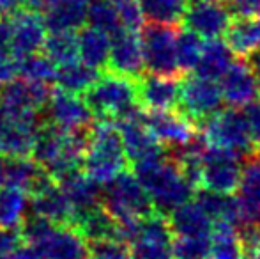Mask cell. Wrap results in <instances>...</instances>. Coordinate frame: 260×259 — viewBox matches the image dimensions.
<instances>
[{"label": "cell", "instance_id": "obj_32", "mask_svg": "<svg viewBox=\"0 0 260 259\" xmlns=\"http://www.w3.org/2000/svg\"><path fill=\"white\" fill-rule=\"evenodd\" d=\"M188 4L189 0H138L144 20L170 27L182 25Z\"/></svg>", "mask_w": 260, "mask_h": 259}, {"label": "cell", "instance_id": "obj_45", "mask_svg": "<svg viewBox=\"0 0 260 259\" xmlns=\"http://www.w3.org/2000/svg\"><path fill=\"white\" fill-rule=\"evenodd\" d=\"M16 76V64L7 50L0 48V85L13 80Z\"/></svg>", "mask_w": 260, "mask_h": 259}, {"label": "cell", "instance_id": "obj_3", "mask_svg": "<svg viewBox=\"0 0 260 259\" xmlns=\"http://www.w3.org/2000/svg\"><path fill=\"white\" fill-rule=\"evenodd\" d=\"M94 119H119L129 118L142 110L137 101L135 80L115 73H101L89 91L82 94Z\"/></svg>", "mask_w": 260, "mask_h": 259}, {"label": "cell", "instance_id": "obj_23", "mask_svg": "<svg viewBox=\"0 0 260 259\" xmlns=\"http://www.w3.org/2000/svg\"><path fill=\"white\" fill-rule=\"evenodd\" d=\"M57 181V185L62 188V192L68 197L69 204L73 208V217L89 211L92 208L101 204V190L103 185H100L98 181L90 180L82 169H75L71 172L60 176Z\"/></svg>", "mask_w": 260, "mask_h": 259}, {"label": "cell", "instance_id": "obj_40", "mask_svg": "<svg viewBox=\"0 0 260 259\" xmlns=\"http://www.w3.org/2000/svg\"><path fill=\"white\" fill-rule=\"evenodd\" d=\"M209 238H175L172 243L174 259H207L209 256Z\"/></svg>", "mask_w": 260, "mask_h": 259}, {"label": "cell", "instance_id": "obj_37", "mask_svg": "<svg viewBox=\"0 0 260 259\" xmlns=\"http://www.w3.org/2000/svg\"><path fill=\"white\" fill-rule=\"evenodd\" d=\"M202 39L191 31H179L177 39H175V55H177V64L182 75L193 71L199 64L200 53H202Z\"/></svg>", "mask_w": 260, "mask_h": 259}, {"label": "cell", "instance_id": "obj_44", "mask_svg": "<svg viewBox=\"0 0 260 259\" xmlns=\"http://www.w3.org/2000/svg\"><path fill=\"white\" fill-rule=\"evenodd\" d=\"M21 243L18 229L0 227V256H11Z\"/></svg>", "mask_w": 260, "mask_h": 259}, {"label": "cell", "instance_id": "obj_47", "mask_svg": "<svg viewBox=\"0 0 260 259\" xmlns=\"http://www.w3.org/2000/svg\"><path fill=\"white\" fill-rule=\"evenodd\" d=\"M13 259H43L39 250L34 245H28V243H21L16 250L13 252Z\"/></svg>", "mask_w": 260, "mask_h": 259}, {"label": "cell", "instance_id": "obj_20", "mask_svg": "<svg viewBox=\"0 0 260 259\" xmlns=\"http://www.w3.org/2000/svg\"><path fill=\"white\" fill-rule=\"evenodd\" d=\"M34 247L43 259H89V243L69 224H55L52 231Z\"/></svg>", "mask_w": 260, "mask_h": 259}, {"label": "cell", "instance_id": "obj_53", "mask_svg": "<svg viewBox=\"0 0 260 259\" xmlns=\"http://www.w3.org/2000/svg\"><path fill=\"white\" fill-rule=\"evenodd\" d=\"M0 259H13V257H9V256H0Z\"/></svg>", "mask_w": 260, "mask_h": 259}, {"label": "cell", "instance_id": "obj_52", "mask_svg": "<svg viewBox=\"0 0 260 259\" xmlns=\"http://www.w3.org/2000/svg\"><path fill=\"white\" fill-rule=\"evenodd\" d=\"M78 2L85 4V6H89V4H90V2H94V0H78Z\"/></svg>", "mask_w": 260, "mask_h": 259}, {"label": "cell", "instance_id": "obj_24", "mask_svg": "<svg viewBox=\"0 0 260 259\" xmlns=\"http://www.w3.org/2000/svg\"><path fill=\"white\" fill-rule=\"evenodd\" d=\"M223 36L225 45L239 59H250L260 52V31L255 14H232Z\"/></svg>", "mask_w": 260, "mask_h": 259}, {"label": "cell", "instance_id": "obj_41", "mask_svg": "<svg viewBox=\"0 0 260 259\" xmlns=\"http://www.w3.org/2000/svg\"><path fill=\"white\" fill-rule=\"evenodd\" d=\"M89 259H133L127 243L120 240H101L89 243Z\"/></svg>", "mask_w": 260, "mask_h": 259}, {"label": "cell", "instance_id": "obj_8", "mask_svg": "<svg viewBox=\"0 0 260 259\" xmlns=\"http://www.w3.org/2000/svg\"><path fill=\"white\" fill-rule=\"evenodd\" d=\"M179 27L147 23L140 28L144 66L149 73L161 76H184L175 55V39Z\"/></svg>", "mask_w": 260, "mask_h": 259}, {"label": "cell", "instance_id": "obj_46", "mask_svg": "<svg viewBox=\"0 0 260 259\" xmlns=\"http://www.w3.org/2000/svg\"><path fill=\"white\" fill-rule=\"evenodd\" d=\"M234 14H255L260 9V0H225Z\"/></svg>", "mask_w": 260, "mask_h": 259}, {"label": "cell", "instance_id": "obj_54", "mask_svg": "<svg viewBox=\"0 0 260 259\" xmlns=\"http://www.w3.org/2000/svg\"><path fill=\"white\" fill-rule=\"evenodd\" d=\"M218 2H225V0H218Z\"/></svg>", "mask_w": 260, "mask_h": 259}, {"label": "cell", "instance_id": "obj_22", "mask_svg": "<svg viewBox=\"0 0 260 259\" xmlns=\"http://www.w3.org/2000/svg\"><path fill=\"white\" fill-rule=\"evenodd\" d=\"M175 238H209L214 222L197 199H189L167 215Z\"/></svg>", "mask_w": 260, "mask_h": 259}, {"label": "cell", "instance_id": "obj_50", "mask_svg": "<svg viewBox=\"0 0 260 259\" xmlns=\"http://www.w3.org/2000/svg\"><path fill=\"white\" fill-rule=\"evenodd\" d=\"M4 167H6V156L0 155V187L4 185Z\"/></svg>", "mask_w": 260, "mask_h": 259}, {"label": "cell", "instance_id": "obj_1", "mask_svg": "<svg viewBox=\"0 0 260 259\" xmlns=\"http://www.w3.org/2000/svg\"><path fill=\"white\" fill-rule=\"evenodd\" d=\"M133 174L147 192L154 211L165 217L181 204L188 203L197 192L179 160L170 153L133 165Z\"/></svg>", "mask_w": 260, "mask_h": 259}, {"label": "cell", "instance_id": "obj_7", "mask_svg": "<svg viewBox=\"0 0 260 259\" xmlns=\"http://www.w3.org/2000/svg\"><path fill=\"white\" fill-rule=\"evenodd\" d=\"M239 155L206 146L199 162L197 190L209 194L234 195L241 180Z\"/></svg>", "mask_w": 260, "mask_h": 259}, {"label": "cell", "instance_id": "obj_25", "mask_svg": "<svg viewBox=\"0 0 260 259\" xmlns=\"http://www.w3.org/2000/svg\"><path fill=\"white\" fill-rule=\"evenodd\" d=\"M28 211L41 215L58 225L71 224L73 220V208L57 181L46 185L45 188L28 197Z\"/></svg>", "mask_w": 260, "mask_h": 259}, {"label": "cell", "instance_id": "obj_33", "mask_svg": "<svg viewBox=\"0 0 260 259\" xmlns=\"http://www.w3.org/2000/svg\"><path fill=\"white\" fill-rule=\"evenodd\" d=\"M207 259H244L243 242L237 227L230 224H214Z\"/></svg>", "mask_w": 260, "mask_h": 259}, {"label": "cell", "instance_id": "obj_14", "mask_svg": "<svg viewBox=\"0 0 260 259\" xmlns=\"http://www.w3.org/2000/svg\"><path fill=\"white\" fill-rule=\"evenodd\" d=\"M142 119L165 149L182 148L199 133V126L177 110H142Z\"/></svg>", "mask_w": 260, "mask_h": 259}, {"label": "cell", "instance_id": "obj_4", "mask_svg": "<svg viewBox=\"0 0 260 259\" xmlns=\"http://www.w3.org/2000/svg\"><path fill=\"white\" fill-rule=\"evenodd\" d=\"M52 91L50 82L14 76L0 85V114L11 121L39 128L45 123L43 108L48 103Z\"/></svg>", "mask_w": 260, "mask_h": 259}, {"label": "cell", "instance_id": "obj_19", "mask_svg": "<svg viewBox=\"0 0 260 259\" xmlns=\"http://www.w3.org/2000/svg\"><path fill=\"white\" fill-rule=\"evenodd\" d=\"M234 195L243 224L260 222V151L244 156L239 187Z\"/></svg>", "mask_w": 260, "mask_h": 259}, {"label": "cell", "instance_id": "obj_36", "mask_svg": "<svg viewBox=\"0 0 260 259\" xmlns=\"http://www.w3.org/2000/svg\"><path fill=\"white\" fill-rule=\"evenodd\" d=\"M85 23L89 27L101 31L106 36H115L117 32L122 31V23L119 20L115 7L110 0H94L87 6L85 13Z\"/></svg>", "mask_w": 260, "mask_h": 259}, {"label": "cell", "instance_id": "obj_16", "mask_svg": "<svg viewBox=\"0 0 260 259\" xmlns=\"http://www.w3.org/2000/svg\"><path fill=\"white\" fill-rule=\"evenodd\" d=\"M43 116H45V121L62 130L89 128L94 123V116L87 107L83 96L60 89L52 91L48 103L43 108Z\"/></svg>", "mask_w": 260, "mask_h": 259}, {"label": "cell", "instance_id": "obj_12", "mask_svg": "<svg viewBox=\"0 0 260 259\" xmlns=\"http://www.w3.org/2000/svg\"><path fill=\"white\" fill-rule=\"evenodd\" d=\"M182 76H161L142 73L135 80L138 107L144 112L179 110Z\"/></svg>", "mask_w": 260, "mask_h": 259}, {"label": "cell", "instance_id": "obj_51", "mask_svg": "<svg viewBox=\"0 0 260 259\" xmlns=\"http://www.w3.org/2000/svg\"><path fill=\"white\" fill-rule=\"evenodd\" d=\"M255 20H257V25H258V31H260V9L255 13Z\"/></svg>", "mask_w": 260, "mask_h": 259}, {"label": "cell", "instance_id": "obj_39", "mask_svg": "<svg viewBox=\"0 0 260 259\" xmlns=\"http://www.w3.org/2000/svg\"><path fill=\"white\" fill-rule=\"evenodd\" d=\"M53 222H50L48 218L41 217V215L36 213H28L25 215V218L21 220V224L18 225V233H20V238L23 243L28 245H36L39 243L53 227Z\"/></svg>", "mask_w": 260, "mask_h": 259}, {"label": "cell", "instance_id": "obj_5", "mask_svg": "<svg viewBox=\"0 0 260 259\" xmlns=\"http://www.w3.org/2000/svg\"><path fill=\"white\" fill-rule=\"evenodd\" d=\"M101 206L117 224H135L156 213L138 178L127 169L103 185Z\"/></svg>", "mask_w": 260, "mask_h": 259}, {"label": "cell", "instance_id": "obj_31", "mask_svg": "<svg viewBox=\"0 0 260 259\" xmlns=\"http://www.w3.org/2000/svg\"><path fill=\"white\" fill-rule=\"evenodd\" d=\"M232 61V52L225 45V41L209 39L202 45V53H200L199 64L195 68V75L218 82Z\"/></svg>", "mask_w": 260, "mask_h": 259}, {"label": "cell", "instance_id": "obj_42", "mask_svg": "<svg viewBox=\"0 0 260 259\" xmlns=\"http://www.w3.org/2000/svg\"><path fill=\"white\" fill-rule=\"evenodd\" d=\"M115 7L119 20L124 28L127 31H140L144 25V16H142L138 0H110Z\"/></svg>", "mask_w": 260, "mask_h": 259}, {"label": "cell", "instance_id": "obj_43", "mask_svg": "<svg viewBox=\"0 0 260 259\" xmlns=\"http://www.w3.org/2000/svg\"><path fill=\"white\" fill-rule=\"evenodd\" d=\"M243 118L246 121L248 131H250L251 142L255 146V151H260V103H251L243 107Z\"/></svg>", "mask_w": 260, "mask_h": 259}, {"label": "cell", "instance_id": "obj_38", "mask_svg": "<svg viewBox=\"0 0 260 259\" xmlns=\"http://www.w3.org/2000/svg\"><path fill=\"white\" fill-rule=\"evenodd\" d=\"M16 64V75L27 80H41V82H52L55 75V66L52 61L41 52L32 55L21 57L14 61Z\"/></svg>", "mask_w": 260, "mask_h": 259}, {"label": "cell", "instance_id": "obj_6", "mask_svg": "<svg viewBox=\"0 0 260 259\" xmlns=\"http://www.w3.org/2000/svg\"><path fill=\"white\" fill-rule=\"evenodd\" d=\"M200 126H202L204 142L209 148L236 153L239 156L255 153V146L251 142L243 112L237 108L232 107L221 112L218 110Z\"/></svg>", "mask_w": 260, "mask_h": 259}, {"label": "cell", "instance_id": "obj_30", "mask_svg": "<svg viewBox=\"0 0 260 259\" xmlns=\"http://www.w3.org/2000/svg\"><path fill=\"white\" fill-rule=\"evenodd\" d=\"M76 41H78L80 61L90 68L105 71L106 64H108L110 36L89 27V25H83L82 28L76 31Z\"/></svg>", "mask_w": 260, "mask_h": 259}, {"label": "cell", "instance_id": "obj_35", "mask_svg": "<svg viewBox=\"0 0 260 259\" xmlns=\"http://www.w3.org/2000/svg\"><path fill=\"white\" fill-rule=\"evenodd\" d=\"M28 211V197L25 192L11 187H0V227L18 229Z\"/></svg>", "mask_w": 260, "mask_h": 259}, {"label": "cell", "instance_id": "obj_9", "mask_svg": "<svg viewBox=\"0 0 260 259\" xmlns=\"http://www.w3.org/2000/svg\"><path fill=\"white\" fill-rule=\"evenodd\" d=\"M223 101L221 89L216 80L202 78L199 75L182 76L181 80V96H179V112L195 123L202 125L206 119L219 110Z\"/></svg>", "mask_w": 260, "mask_h": 259}, {"label": "cell", "instance_id": "obj_18", "mask_svg": "<svg viewBox=\"0 0 260 259\" xmlns=\"http://www.w3.org/2000/svg\"><path fill=\"white\" fill-rule=\"evenodd\" d=\"M221 96L230 107L243 108L255 101L257 96V76L250 59H234L221 78Z\"/></svg>", "mask_w": 260, "mask_h": 259}, {"label": "cell", "instance_id": "obj_48", "mask_svg": "<svg viewBox=\"0 0 260 259\" xmlns=\"http://www.w3.org/2000/svg\"><path fill=\"white\" fill-rule=\"evenodd\" d=\"M25 6V0H0V16H11L14 11Z\"/></svg>", "mask_w": 260, "mask_h": 259}, {"label": "cell", "instance_id": "obj_29", "mask_svg": "<svg viewBox=\"0 0 260 259\" xmlns=\"http://www.w3.org/2000/svg\"><path fill=\"white\" fill-rule=\"evenodd\" d=\"M38 128L11 121L0 114V155L2 156H28Z\"/></svg>", "mask_w": 260, "mask_h": 259}, {"label": "cell", "instance_id": "obj_27", "mask_svg": "<svg viewBox=\"0 0 260 259\" xmlns=\"http://www.w3.org/2000/svg\"><path fill=\"white\" fill-rule=\"evenodd\" d=\"M83 238L87 240V243L101 242V240H115L117 235V222L108 215V211L103 206H96L89 211L73 217L71 224Z\"/></svg>", "mask_w": 260, "mask_h": 259}, {"label": "cell", "instance_id": "obj_2", "mask_svg": "<svg viewBox=\"0 0 260 259\" xmlns=\"http://www.w3.org/2000/svg\"><path fill=\"white\" fill-rule=\"evenodd\" d=\"M119 128L112 119H94L89 130V144L80 169L100 185L108 183L119 172L127 169Z\"/></svg>", "mask_w": 260, "mask_h": 259}, {"label": "cell", "instance_id": "obj_13", "mask_svg": "<svg viewBox=\"0 0 260 259\" xmlns=\"http://www.w3.org/2000/svg\"><path fill=\"white\" fill-rule=\"evenodd\" d=\"M119 128L120 138H122L124 153L129 165L147 162V160L157 158L165 153V148L159 144V140L152 135V131L147 128V125L142 119V110L115 121Z\"/></svg>", "mask_w": 260, "mask_h": 259}, {"label": "cell", "instance_id": "obj_17", "mask_svg": "<svg viewBox=\"0 0 260 259\" xmlns=\"http://www.w3.org/2000/svg\"><path fill=\"white\" fill-rule=\"evenodd\" d=\"M105 71L127 76L131 80H137L142 73H145L142 43L137 31L122 28L110 38L108 64Z\"/></svg>", "mask_w": 260, "mask_h": 259}, {"label": "cell", "instance_id": "obj_10", "mask_svg": "<svg viewBox=\"0 0 260 259\" xmlns=\"http://www.w3.org/2000/svg\"><path fill=\"white\" fill-rule=\"evenodd\" d=\"M174 235L168 218L152 213L138 224L137 235L129 243L133 259H174Z\"/></svg>", "mask_w": 260, "mask_h": 259}, {"label": "cell", "instance_id": "obj_21", "mask_svg": "<svg viewBox=\"0 0 260 259\" xmlns=\"http://www.w3.org/2000/svg\"><path fill=\"white\" fill-rule=\"evenodd\" d=\"M53 181V178L30 156H6L4 187L16 188L32 195Z\"/></svg>", "mask_w": 260, "mask_h": 259}, {"label": "cell", "instance_id": "obj_26", "mask_svg": "<svg viewBox=\"0 0 260 259\" xmlns=\"http://www.w3.org/2000/svg\"><path fill=\"white\" fill-rule=\"evenodd\" d=\"M85 13L87 6L78 0H57L45 13H41V18L46 32H76L85 25Z\"/></svg>", "mask_w": 260, "mask_h": 259}, {"label": "cell", "instance_id": "obj_11", "mask_svg": "<svg viewBox=\"0 0 260 259\" xmlns=\"http://www.w3.org/2000/svg\"><path fill=\"white\" fill-rule=\"evenodd\" d=\"M232 11L226 6V2L218 0H189L188 9L184 13V25L188 31L195 32L200 39H219L225 34Z\"/></svg>", "mask_w": 260, "mask_h": 259}, {"label": "cell", "instance_id": "obj_34", "mask_svg": "<svg viewBox=\"0 0 260 259\" xmlns=\"http://www.w3.org/2000/svg\"><path fill=\"white\" fill-rule=\"evenodd\" d=\"M41 53L46 55L55 66L78 59V41L76 32L71 31H55L46 32V38L43 41Z\"/></svg>", "mask_w": 260, "mask_h": 259}, {"label": "cell", "instance_id": "obj_15", "mask_svg": "<svg viewBox=\"0 0 260 259\" xmlns=\"http://www.w3.org/2000/svg\"><path fill=\"white\" fill-rule=\"evenodd\" d=\"M11 20V38L9 53L14 61L21 57L41 52L43 41L46 38V28L39 13L20 7L9 16Z\"/></svg>", "mask_w": 260, "mask_h": 259}, {"label": "cell", "instance_id": "obj_28", "mask_svg": "<svg viewBox=\"0 0 260 259\" xmlns=\"http://www.w3.org/2000/svg\"><path fill=\"white\" fill-rule=\"evenodd\" d=\"M101 73L103 71L90 68V66H87L82 61L75 59L71 63L60 64L55 68L53 82L57 83L60 91L82 96L85 91H89L94 85V82L100 78Z\"/></svg>", "mask_w": 260, "mask_h": 259}, {"label": "cell", "instance_id": "obj_49", "mask_svg": "<svg viewBox=\"0 0 260 259\" xmlns=\"http://www.w3.org/2000/svg\"><path fill=\"white\" fill-rule=\"evenodd\" d=\"M251 66H253L255 76H257V94H260V52L253 55V64Z\"/></svg>", "mask_w": 260, "mask_h": 259}]
</instances>
